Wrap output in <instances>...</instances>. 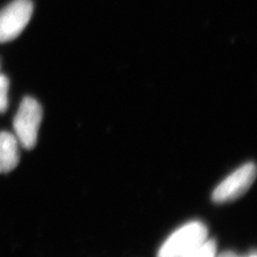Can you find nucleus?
Instances as JSON below:
<instances>
[{
  "mask_svg": "<svg viewBox=\"0 0 257 257\" xmlns=\"http://www.w3.org/2000/svg\"><path fill=\"white\" fill-rule=\"evenodd\" d=\"M41 120L42 108L39 102L31 96L24 98L13 120L14 136L20 146L26 149L36 146Z\"/></svg>",
  "mask_w": 257,
  "mask_h": 257,
  "instance_id": "f257e3e1",
  "label": "nucleus"
},
{
  "mask_svg": "<svg viewBox=\"0 0 257 257\" xmlns=\"http://www.w3.org/2000/svg\"><path fill=\"white\" fill-rule=\"evenodd\" d=\"M207 238L208 230L203 223H188L166 239L159 250L158 257H186Z\"/></svg>",
  "mask_w": 257,
  "mask_h": 257,
  "instance_id": "f03ea898",
  "label": "nucleus"
},
{
  "mask_svg": "<svg viewBox=\"0 0 257 257\" xmlns=\"http://www.w3.org/2000/svg\"><path fill=\"white\" fill-rule=\"evenodd\" d=\"M32 13L31 0H13L0 10V43L18 38L28 25Z\"/></svg>",
  "mask_w": 257,
  "mask_h": 257,
  "instance_id": "7ed1b4c3",
  "label": "nucleus"
},
{
  "mask_svg": "<svg viewBox=\"0 0 257 257\" xmlns=\"http://www.w3.org/2000/svg\"><path fill=\"white\" fill-rule=\"evenodd\" d=\"M256 176L253 163H246L226 177L213 191L215 203H227L242 196L250 189Z\"/></svg>",
  "mask_w": 257,
  "mask_h": 257,
  "instance_id": "20e7f679",
  "label": "nucleus"
},
{
  "mask_svg": "<svg viewBox=\"0 0 257 257\" xmlns=\"http://www.w3.org/2000/svg\"><path fill=\"white\" fill-rule=\"evenodd\" d=\"M20 162V144L14 134L0 132V174L12 172Z\"/></svg>",
  "mask_w": 257,
  "mask_h": 257,
  "instance_id": "39448f33",
  "label": "nucleus"
},
{
  "mask_svg": "<svg viewBox=\"0 0 257 257\" xmlns=\"http://www.w3.org/2000/svg\"><path fill=\"white\" fill-rule=\"evenodd\" d=\"M216 243L212 239H206L203 243L192 250L186 257H216Z\"/></svg>",
  "mask_w": 257,
  "mask_h": 257,
  "instance_id": "423d86ee",
  "label": "nucleus"
},
{
  "mask_svg": "<svg viewBox=\"0 0 257 257\" xmlns=\"http://www.w3.org/2000/svg\"><path fill=\"white\" fill-rule=\"evenodd\" d=\"M8 91H9V79L0 73V112H5L8 107Z\"/></svg>",
  "mask_w": 257,
  "mask_h": 257,
  "instance_id": "0eeeda50",
  "label": "nucleus"
},
{
  "mask_svg": "<svg viewBox=\"0 0 257 257\" xmlns=\"http://www.w3.org/2000/svg\"><path fill=\"white\" fill-rule=\"evenodd\" d=\"M248 257H256V255H255V254H253V255H251V256H248Z\"/></svg>",
  "mask_w": 257,
  "mask_h": 257,
  "instance_id": "6e6552de",
  "label": "nucleus"
}]
</instances>
